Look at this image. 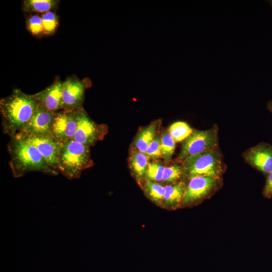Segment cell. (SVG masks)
I'll use <instances>...</instances> for the list:
<instances>
[{
  "instance_id": "1",
  "label": "cell",
  "mask_w": 272,
  "mask_h": 272,
  "mask_svg": "<svg viewBox=\"0 0 272 272\" xmlns=\"http://www.w3.org/2000/svg\"><path fill=\"white\" fill-rule=\"evenodd\" d=\"M40 104L34 94L15 89L8 96L0 100V112L3 132L12 137L20 132L31 119Z\"/></svg>"
},
{
  "instance_id": "2",
  "label": "cell",
  "mask_w": 272,
  "mask_h": 272,
  "mask_svg": "<svg viewBox=\"0 0 272 272\" xmlns=\"http://www.w3.org/2000/svg\"><path fill=\"white\" fill-rule=\"evenodd\" d=\"M10 138L7 147L10 157L9 165L14 176L19 177L31 171L58 174L47 165L31 143L18 134Z\"/></svg>"
},
{
  "instance_id": "3",
  "label": "cell",
  "mask_w": 272,
  "mask_h": 272,
  "mask_svg": "<svg viewBox=\"0 0 272 272\" xmlns=\"http://www.w3.org/2000/svg\"><path fill=\"white\" fill-rule=\"evenodd\" d=\"M90 147L75 140L61 145L57 160V169L70 179L79 178L82 172L91 167Z\"/></svg>"
},
{
  "instance_id": "4",
  "label": "cell",
  "mask_w": 272,
  "mask_h": 272,
  "mask_svg": "<svg viewBox=\"0 0 272 272\" xmlns=\"http://www.w3.org/2000/svg\"><path fill=\"white\" fill-rule=\"evenodd\" d=\"M184 174L189 178L197 176L220 178L224 169L219 148L190 157L181 164Z\"/></svg>"
},
{
  "instance_id": "5",
  "label": "cell",
  "mask_w": 272,
  "mask_h": 272,
  "mask_svg": "<svg viewBox=\"0 0 272 272\" xmlns=\"http://www.w3.org/2000/svg\"><path fill=\"white\" fill-rule=\"evenodd\" d=\"M218 148V127L196 130L183 141L177 161L182 164L188 158Z\"/></svg>"
},
{
  "instance_id": "6",
  "label": "cell",
  "mask_w": 272,
  "mask_h": 272,
  "mask_svg": "<svg viewBox=\"0 0 272 272\" xmlns=\"http://www.w3.org/2000/svg\"><path fill=\"white\" fill-rule=\"evenodd\" d=\"M75 112L77 129L74 140L90 147L103 139L107 133L108 128L106 125L98 124L94 122L83 107Z\"/></svg>"
},
{
  "instance_id": "7",
  "label": "cell",
  "mask_w": 272,
  "mask_h": 272,
  "mask_svg": "<svg viewBox=\"0 0 272 272\" xmlns=\"http://www.w3.org/2000/svg\"><path fill=\"white\" fill-rule=\"evenodd\" d=\"M86 82L75 76L67 77L62 82V110L74 111L83 107Z\"/></svg>"
},
{
  "instance_id": "8",
  "label": "cell",
  "mask_w": 272,
  "mask_h": 272,
  "mask_svg": "<svg viewBox=\"0 0 272 272\" xmlns=\"http://www.w3.org/2000/svg\"><path fill=\"white\" fill-rule=\"evenodd\" d=\"M77 129L75 112L63 110L54 112L51 134L56 141L64 143L74 140Z\"/></svg>"
},
{
  "instance_id": "9",
  "label": "cell",
  "mask_w": 272,
  "mask_h": 272,
  "mask_svg": "<svg viewBox=\"0 0 272 272\" xmlns=\"http://www.w3.org/2000/svg\"><path fill=\"white\" fill-rule=\"evenodd\" d=\"M220 178L197 176L189 178L183 196L182 201L190 203L203 199L216 188Z\"/></svg>"
},
{
  "instance_id": "10",
  "label": "cell",
  "mask_w": 272,
  "mask_h": 272,
  "mask_svg": "<svg viewBox=\"0 0 272 272\" xmlns=\"http://www.w3.org/2000/svg\"><path fill=\"white\" fill-rule=\"evenodd\" d=\"M54 112L40 104L31 119L20 132L22 136H51V126Z\"/></svg>"
},
{
  "instance_id": "11",
  "label": "cell",
  "mask_w": 272,
  "mask_h": 272,
  "mask_svg": "<svg viewBox=\"0 0 272 272\" xmlns=\"http://www.w3.org/2000/svg\"><path fill=\"white\" fill-rule=\"evenodd\" d=\"M18 134L34 145L47 165L58 173L57 160L62 143L58 142L52 136H22Z\"/></svg>"
},
{
  "instance_id": "12",
  "label": "cell",
  "mask_w": 272,
  "mask_h": 272,
  "mask_svg": "<svg viewBox=\"0 0 272 272\" xmlns=\"http://www.w3.org/2000/svg\"><path fill=\"white\" fill-rule=\"evenodd\" d=\"M243 157L248 164L262 173L272 171V145L258 144L245 152Z\"/></svg>"
},
{
  "instance_id": "13",
  "label": "cell",
  "mask_w": 272,
  "mask_h": 272,
  "mask_svg": "<svg viewBox=\"0 0 272 272\" xmlns=\"http://www.w3.org/2000/svg\"><path fill=\"white\" fill-rule=\"evenodd\" d=\"M62 82L57 76L50 86L34 94L41 105L53 112L62 110Z\"/></svg>"
},
{
  "instance_id": "14",
  "label": "cell",
  "mask_w": 272,
  "mask_h": 272,
  "mask_svg": "<svg viewBox=\"0 0 272 272\" xmlns=\"http://www.w3.org/2000/svg\"><path fill=\"white\" fill-rule=\"evenodd\" d=\"M149 159L146 154L135 148L131 150L129 156V164L132 172L137 178L140 179L146 176L150 163Z\"/></svg>"
},
{
  "instance_id": "15",
  "label": "cell",
  "mask_w": 272,
  "mask_h": 272,
  "mask_svg": "<svg viewBox=\"0 0 272 272\" xmlns=\"http://www.w3.org/2000/svg\"><path fill=\"white\" fill-rule=\"evenodd\" d=\"M58 0H24L22 9L27 13L41 14L55 10L58 7Z\"/></svg>"
},
{
  "instance_id": "16",
  "label": "cell",
  "mask_w": 272,
  "mask_h": 272,
  "mask_svg": "<svg viewBox=\"0 0 272 272\" xmlns=\"http://www.w3.org/2000/svg\"><path fill=\"white\" fill-rule=\"evenodd\" d=\"M158 127V123L155 121L141 130L134 140L135 148L145 154L148 147L156 137Z\"/></svg>"
},
{
  "instance_id": "17",
  "label": "cell",
  "mask_w": 272,
  "mask_h": 272,
  "mask_svg": "<svg viewBox=\"0 0 272 272\" xmlns=\"http://www.w3.org/2000/svg\"><path fill=\"white\" fill-rule=\"evenodd\" d=\"M186 185L183 182L165 187L164 200L167 205H175L182 200Z\"/></svg>"
},
{
  "instance_id": "18",
  "label": "cell",
  "mask_w": 272,
  "mask_h": 272,
  "mask_svg": "<svg viewBox=\"0 0 272 272\" xmlns=\"http://www.w3.org/2000/svg\"><path fill=\"white\" fill-rule=\"evenodd\" d=\"M168 132L175 143L185 140L193 132L191 127L185 122L179 121L172 124Z\"/></svg>"
},
{
  "instance_id": "19",
  "label": "cell",
  "mask_w": 272,
  "mask_h": 272,
  "mask_svg": "<svg viewBox=\"0 0 272 272\" xmlns=\"http://www.w3.org/2000/svg\"><path fill=\"white\" fill-rule=\"evenodd\" d=\"M44 36H51L56 31L59 25V18L55 11L41 14Z\"/></svg>"
},
{
  "instance_id": "20",
  "label": "cell",
  "mask_w": 272,
  "mask_h": 272,
  "mask_svg": "<svg viewBox=\"0 0 272 272\" xmlns=\"http://www.w3.org/2000/svg\"><path fill=\"white\" fill-rule=\"evenodd\" d=\"M175 143L168 131L164 132L161 136V157L165 162H169L171 160L175 151Z\"/></svg>"
},
{
  "instance_id": "21",
  "label": "cell",
  "mask_w": 272,
  "mask_h": 272,
  "mask_svg": "<svg viewBox=\"0 0 272 272\" xmlns=\"http://www.w3.org/2000/svg\"><path fill=\"white\" fill-rule=\"evenodd\" d=\"M26 28L29 33L35 37L41 38L44 36L41 15H29L26 20Z\"/></svg>"
},
{
  "instance_id": "22",
  "label": "cell",
  "mask_w": 272,
  "mask_h": 272,
  "mask_svg": "<svg viewBox=\"0 0 272 272\" xmlns=\"http://www.w3.org/2000/svg\"><path fill=\"white\" fill-rule=\"evenodd\" d=\"M145 191L153 201L160 203L164 198L165 187L153 181L147 180L145 186Z\"/></svg>"
},
{
  "instance_id": "23",
  "label": "cell",
  "mask_w": 272,
  "mask_h": 272,
  "mask_svg": "<svg viewBox=\"0 0 272 272\" xmlns=\"http://www.w3.org/2000/svg\"><path fill=\"white\" fill-rule=\"evenodd\" d=\"M184 174L182 165L173 164L165 167L162 180L169 183L173 182L178 180Z\"/></svg>"
},
{
  "instance_id": "24",
  "label": "cell",
  "mask_w": 272,
  "mask_h": 272,
  "mask_svg": "<svg viewBox=\"0 0 272 272\" xmlns=\"http://www.w3.org/2000/svg\"><path fill=\"white\" fill-rule=\"evenodd\" d=\"M164 168L165 167L159 162H154L149 163L146 174L147 180L151 181L162 180Z\"/></svg>"
},
{
  "instance_id": "25",
  "label": "cell",
  "mask_w": 272,
  "mask_h": 272,
  "mask_svg": "<svg viewBox=\"0 0 272 272\" xmlns=\"http://www.w3.org/2000/svg\"><path fill=\"white\" fill-rule=\"evenodd\" d=\"M160 141L161 137L157 135L147 148L145 154L148 157L157 159L161 157Z\"/></svg>"
},
{
  "instance_id": "26",
  "label": "cell",
  "mask_w": 272,
  "mask_h": 272,
  "mask_svg": "<svg viewBox=\"0 0 272 272\" xmlns=\"http://www.w3.org/2000/svg\"><path fill=\"white\" fill-rule=\"evenodd\" d=\"M263 194L266 197L272 196V171L267 174L263 189Z\"/></svg>"
},
{
  "instance_id": "27",
  "label": "cell",
  "mask_w": 272,
  "mask_h": 272,
  "mask_svg": "<svg viewBox=\"0 0 272 272\" xmlns=\"http://www.w3.org/2000/svg\"><path fill=\"white\" fill-rule=\"evenodd\" d=\"M267 108L268 110L272 113V100L268 102L267 104Z\"/></svg>"
}]
</instances>
